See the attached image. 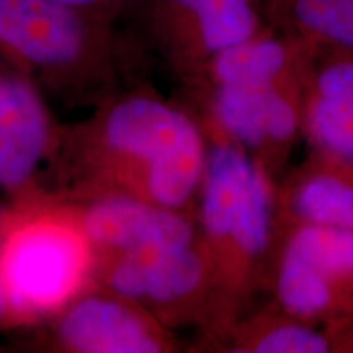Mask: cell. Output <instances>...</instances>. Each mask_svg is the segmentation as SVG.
<instances>
[{
  "label": "cell",
  "instance_id": "obj_1",
  "mask_svg": "<svg viewBox=\"0 0 353 353\" xmlns=\"http://www.w3.org/2000/svg\"><path fill=\"white\" fill-rule=\"evenodd\" d=\"M205 237L221 327L265 293L280 231L278 179L234 141L216 132L200 185Z\"/></svg>",
  "mask_w": 353,
  "mask_h": 353
},
{
  "label": "cell",
  "instance_id": "obj_17",
  "mask_svg": "<svg viewBox=\"0 0 353 353\" xmlns=\"http://www.w3.org/2000/svg\"><path fill=\"white\" fill-rule=\"evenodd\" d=\"M59 2L68 3L70 7H87V6H94V3H100V2H108V0H59Z\"/></svg>",
  "mask_w": 353,
  "mask_h": 353
},
{
  "label": "cell",
  "instance_id": "obj_2",
  "mask_svg": "<svg viewBox=\"0 0 353 353\" xmlns=\"http://www.w3.org/2000/svg\"><path fill=\"white\" fill-rule=\"evenodd\" d=\"M268 304L317 325L353 321V234L280 214Z\"/></svg>",
  "mask_w": 353,
  "mask_h": 353
},
{
  "label": "cell",
  "instance_id": "obj_9",
  "mask_svg": "<svg viewBox=\"0 0 353 353\" xmlns=\"http://www.w3.org/2000/svg\"><path fill=\"white\" fill-rule=\"evenodd\" d=\"M278 206L285 218L353 234V162L309 149L301 164L278 180Z\"/></svg>",
  "mask_w": 353,
  "mask_h": 353
},
{
  "label": "cell",
  "instance_id": "obj_13",
  "mask_svg": "<svg viewBox=\"0 0 353 353\" xmlns=\"http://www.w3.org/2000/svg\"><path fill=\"white\" fill-rule=\"evenodd\" d=\"M48 139L46 113L37 92L0 77V185L19 187L33 174Z\"/></svg>",
  "mask_w": 353,
  "mask_h": 353
},
{
  "label": "cell",
  "instance_id": "obj_14",
  "mask_svg": "<svg viewBox=\"0 0 353 353\" xmlns=\"http://www.w3.org/2000/svg\"><path fill=\"white\" fill-rule=\"evenodd\" d=\"M183 26L190 48L205 65L221 51L267 28L260 0H161Z\"/></svg>",
  "mask_w": 353,
  "mask_h": 353
},
{
  "label": "cell",
  "instance_id": "obj_12",
  "mask_svg": "<svg viewBox=\"0 0 353 353\" xmlns=\"http://www.w3.org/2000/svg\"><path fill=\"white\" fill-rule=\"evenodd\" d=\"M223 332L228 352L347 353L342 324H311L268 303L249 309L223 327Z\"/></svg>",
  "mask_w": 353,
  "mask_h": 353
},
{
  "label": "cell",
  "instance_id": "obj_10",
  "mask_svg": "<svg viewBox=\"0 0 353 353\" xmlns=\"http://www.w3.org/2000/svg\"><path fill=\"white\" fill-rule=\"evenodd\" d=\"M85 229L94 241L123 252L190 245L198 241L187 216L143 198H112L99 203L88 211Z\"/></svg>",
  "mask_w": 353,
  "mask_h": 353
},
{
  "label": "cell",
  "instance_id": "obj_7",
  "mask_svg": "<svg viewBox=\"0 0 353 353\" xmlns=\"http://www.w3.org/2000/svg\"><path fill=\"white\" fill-rule=\"evenodd\" d=\"M112 286L134 301L175 306L198 298L205 288H213V275L208 257L196 241L190 245L125 252L112 275Z\"/></svg>",
  "mask_w": 353,
  "mask_h": 353
},
{
  "label": "cell",
  "instance_id": "obj_11",
  "mask_svg": "<svg viewBox=\"0 0 353 353\" xmlns=\"http://www.w3.org/2000/svg\"><path fill=\"white\" fill-rule=\"evenodd\" d=\"M64 342L85 353H161L164 334L148 317L112 299L88 298L61 322Z\"/></svg>",
  "mask_w": 353,
  "mask_h": 353
},
{
  "label": "cell",
  "instance_id": "obj_3",
  "mask_svg": "<svg viewBox=\"0 0 353 353\" xmlns=\"http://www.w3.org/2000/svg\"><path fill=\"white\" fill-rule=\"evenodd\" d=\"M105 136L139 165L145 201L180 211L200 190L208 145L180 110L149 97L130 99L110 113Z\"/></svg>",
  "mask_w": 353,
  "mask_h": 353
},
{
  "label": "cell",
  "instance_id": "obj_6",
  "mask_svg": "<svg viewBox=\"0 0 353 353\" xmlns=\"http://www.w3.org/2000/svg\"><path fill=\"white\" fill-rule=\"evenodd\" d=\"M301 130L311 149L353 162V50L311 43Z\"/></svg>",
  "mask_w": 353,
  "mask_h": 353
},
{
  "label": "cell",
  "instance_id": "obj_4",
  "mask_svg": "<svg viewBox=\"0 0 353 353\" xmlns=\"http://www.w3.org/2000/svg\"><path fill=\"white\" fill-rule=\"evenodd\" d=\"M307 68V65H306ZM304 76L275 85H214L216 132L242 145L278 180L303 136Z\"/></svg>",
  "mask_w": 353,
  "mask_h": 353
},
{
  "label": "cell",
  "instance_id": "obj_5",
  "mask_svg": "<svg viewBox=\"0 0 353 353\" xmlns=\"http://www.w3.org/2000/svg\"><path fill=\"white\" fill-rule=\"evenodd\" d=\"M85 250L76 232L34 224L17 232L3 254L8 301L21 311H44L72 293L82 275Z\"/></svg>",
  "mask_w": 353,
  "mask_h": 353
},
{
  "label": "cell",
  "instance_id": "obj_16",
  "mask_svg": "<svg viewBox=\"0 0 353 353\" xmlns=\"http://www.w3.org/2000/svg\"><path fill=\"white\" fill-rule=\"evenodd\" d=\"M7 301H8L7 288H6V283H3V276H2V273H0V316H2V314H3V311H6V307H7Z\"/></svg>",
  "mask_w": 353,
  "mask_h": 353
},
{
  "label": "cell",
  "instance_id": "obj_15",
  "mask_svg": "<svg viewBox=\"0 0 353 353\" xmlns=\"http://www.w3.org/2000/svg\"><path fill=\"white\" fill-rule=\"evenodd\" d=\"M260 8L288 37L353 50V0H260Z\"/></svg>",
  "mask_w": 353,
  "mask_h": 353
},
{
  "label": "cell",
  "instance_id": "obj_8",
  "mask_svg": "<svg viewBox=\"0 0 353 353\" xmlns=\"http://www.w3.org/2000/svg\"><path fill=\"white\" fill-rule=\"evenodd\" d=\"M0 43L41 65L72 63L82 52L85 28L59 0H0Z\"/></svg>",
  "mask_w": 353,
  "mask_h": 353
}]
</instances>
